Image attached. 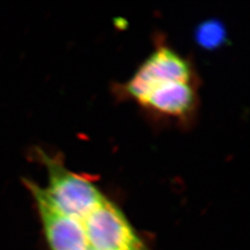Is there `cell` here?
Masks as SVG:
<instances>
[{
	"mask_svg": "<svg viewBox=\"0 0 250 250\" xmlns=\"http://www.w3.org/2000/svg\"><path fill=\"white\" fill-rule=\"evenodd\" d=\"M188 60L167 45H159L123 87L125 96L139 103L159 84L172 81H196Z\"/></svg>",
	"mask_w": 250,
	"mask_h": 250,
	"instance_id": "cell-2",
	"label": "cell"
},
{
	"mask_svg": "<svg viewBox=\"0 0 250 250\" xmlns=\"http://www.w3.org/2000/svg\"><path fill=\"white\" fill-rule=\"evenodd\" d=\"M24 186L34 197L50 250L89 249L82 222L60 210L46 195L45 189L38 184L25 179Z\"/></svg>",
	"mask_w": 250,
	"mask_h": 250,
	"instance_id": "cell-4",
	"label": "cell"
},
{
	"mask_svg": "<svg viewBox=\"0 0 250 250\" xmlns=\"http://www.w3.org/2000/svg\"><path fill=\"white\" fill-rule=\"evenodd\" d=\"M224 30L218 22L208 21L199 27L197 38L200 44L208 47H213L222 43L224 38Z\"/></svg>",
	"mask_w": 250,
	"mask_h": 250,
	"instance_id": "cell-6",
	"label": "cell"
},
{
	"mask_svg": "<svg viewBox=\"0 0 250 250\" xmlns=\"http://www.w3.org/2000/svg\"><path fill=\"white\" fill-rule=\"evenodd\" d=\"M91 250V249H88V250Z\"/></svg>",
	"mask_w": 250,
	"mask_h": 250,
	"instance_id": "cell-7",
	"label": "cell"
},
{
	"mask_svg": "<svg viewBox=\"0 0 250 250\" xmlns=\"http://www.w3.org/2000/svg\"><path fill=\"white\" fill-rule=\"evenodd\" d=\"M197 103L196 80L172 81L161 83L138 104L152 115L185 122L195 113Z\"/></svg>",
	"mask_w": 250,
	"mask_h": 250,
	"instance_id": "cell-5",
	"label": "cell"
},
{
	"mask_svg": "<svg viewBox=\"0 0 250 250\" xmlns=\"http://www.w3.org/2000/svg\"><path fill=\"white\" fill-rule=\"evenodd\" d=\"M36 156L44 164L48 176L46 195L60 210L83 223L106 198L87 175L67 169L62 158L36 148Z\"/></svg>",
	"mask_w": 250,
	"mask_h": 250,
	"instance_id": "cell-1",
	"label": "cell"
},
{
	"mask_svg": "<svg viewBox=\"0 0 250 250\" xmlns=\"http://www.w3.org/2000/svg\"><path fill=\"white\" fill-rule=\"evenodd\" d=\"M92 250H146L125 213L105 198L83 221Z\"/></svg>",
	"mask_w": 250,
	"mask_h": 250,
	"instance_id": "cell-3",
	"label": "cell"
}]
</instances>
